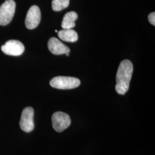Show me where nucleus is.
<instances>
[{"label":"nucleus","mask_w":155,"mask_h":155,"mask_svg":"<svg viewBox=\"0 0 155 155\" xmlns=\"http://www.w3.org/2000/svg\"><path fill=\"white\" fill-rule=\"evenodd\" d=\"M133 71V64L130 61L124 60L120 63L116 74V90L118 94L124 95L128 91Z\"/></svg>","instance_id":"f257e3e1"},{"label":"nucleus","mask_w":155,"mask_h":155,"mask_svg":"<svg viewBox=\"0 0 155 155\" xmlns=\"http://www.w3.org/2000/svg\"><path fill=\"white\" fill-rule=\"evenodd\" d=\"M50 83L52 87L67 90L77 88L81 84V81L77 78L59 76L52 79Z\"/></svg>","instance_id":"f03ea898"},{"label":"nucleus","mask_w":155,"mask_h":155,"mask_svg":"<svg viewBox=\"0 0 155 155\" xmlns=\"http://www.w3.org/2000/svg\"><path fill=\"white\" fill-rule=\"evenodd\" d=\"M16 10L14 0H6L0 6V25L4 26L11 22Z\"/></svg>","instance_id":"7ed1b4c3"},{"label":"nucleus","mask_w":155,"mask_h":155,"mask_svg":"<svg viewBox=\"0 0 155 155\" xmlns=\"http://www.w3.org/2000/svg\"><path fill=\"white\" fill-rule=\"evenodd\" d=\"M52 124L57 132H62L70 127L71 123L70 117L62 111H57L52 116Z\"/></svg>","instance_id":"20e7f679"},{"label":"nucleus","mask_w":155,"mask_h":155,"mask_svg":"<svg viewBox=\"0 0 155 155\" xmlns=\"http://www.w3.org/2000/svg\"><path fill=\"white\" fill-rule=\"evenodd\" d=\"M34 110L31 107H27L23 109L20 121V127L25 132H31L35 128L33 121Z\"/></svg>","instance_id":"39448f33"},{"label":"nucleus","mask_w":155,"mask_h":155,"mask_svg":"<svg viewBox=\"0 0 155 155\" xmlns=\"http://www.w3.org/2000/svg\"><path fill=\"white\" fill-rule=\"evenodd\" d=\"M2 51L8 55L19 56L24 52L25 47L22 43L18 40H11L6 42L1 46Z\"/></svg>","instance_id":"423d86ee"},{"label":"nucleus","mask_w":155,"mask_h":155,"mask_svg":"<svg viewBox=\"0 0 155 155\" xmlns=\"http://www.w3.org/2000/svg\"><path fill=\"white\" fill-rule=\"evenodd\" d=\"M41 20V12L38 6H32L28 10L25 18V26L29 29H33L39 25Z\"/></svg>","instance_id":"0eeeda50"},{"label":"nucleus","mask_w":155,"mask_h":155,"mask_svg":"<svg viewBox=\"0 0 155 155\" xmlns=\"http://www.w3.org/2000/svg\"><path fill=\"white\" fill-rule=\"evenodd\" d=\"M48 47L50 52L54 55H61L70 53V49L68 47L55 38H51L48 40Z\"/></svg>","instance_id":"6e6552de"},{"label":"nucleus","mask_w":155,"mask_h":155,"mask_svg":"<svg viewBox=\"0 0 155 155\" xmlns=\"http://www.w3.org/2000/svg\"><path fill=\"white\" fill-rule=\"evenodd\" d=\"M78 14L75 12H67L63 17L61 22L63 29H72L75 27V21L78 19Z\"/></svg>","instance_id":"1a4fd4ad"},{"label":"nucleus","mask_w":155,"mask_h":155,"mask_svg":"<svg viewBox=\"0 0 155 155\" xmlns=\"http://www.w3.org/2000/svg\"><path fill=\"white\" fill-rule=\"evenodd\" d=\"M58 36L61 40L67 42L74 43L78 39V35L72 29H63L58 32Z\"/></svg>","instance_id":"9d476101"},{"label":"nucleus","mask_w":155,"mask_h":155,"mask_svg":"<svg viewBox=\"0 0 155 155\" xmlns=\"http://www.w3.org/2000/svg\"><path fill=\"white\" fill-rule=\"evenodd\" d=\"M69 4L70 0H52V8L54 11H61L67 8Z\"/></svg>","instance_id":"9b49d317"},{"label":"nucleus","mask_w":155,"mask_h":155,"mask_svg":"<svg viewBox=\"0 0 155 155\" xmlns=\"http://www.w3.org/2000/svg\"><path fill=\"white\" fill-rule=\"evenodd\" d=\"M148 20L150 23L153 25H155V13L152 12L148 15Z\"/></svg>","instance_id":"f8f14e48"},{"label":"nucleus","mask_w":155,"mask_h":155,"mask_svg":"<svg viewBox=\"0 0 155 155\" xmlns=\"http://www.w3.org/2000/svg\"><path fill=\"white\" fill-rule=\"evenodd\" d=\"M69 54H70V53H67V54H66V56H69Z\"/></svg>","instance_id":"ddd939ff"}]
</instances>
